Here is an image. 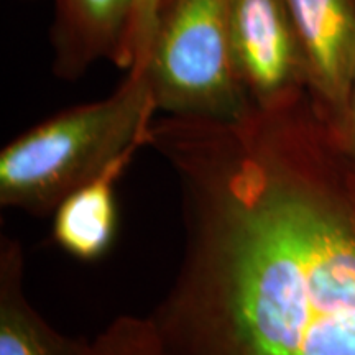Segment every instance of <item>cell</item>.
Listing matches in <instances>:
<instances>
[{
	"mask_svg": "<svg viewBox=\"0 0 355 355\" xmlns=\"http://www.w3.org/2000/svg\"><path fill=\"white\" fill-rule=\"evenodd\" d=\"M301 96L241 121L165 115L183 250L153 314L168 355H355V206Z\"/></svg>",
	"mask_w": 355,
	"mask_h": 355,
	"instance_id": "obj_1",
	"label": "cell"
},
{
	"mask_svg": "<svg viewBox=\"0 0 355 355\" xmlns=\"http://www.w3.org/2000/svg\"><path fill=\"white\" fill-rule=\"evenodd\" d=\"M158 112L144 66L112 94L53 115L0 153V204L30 216L55 214L69 194L135 146L148 145Z\"/></svg>",
	"mask_w": 355,
	"mask_h": 355,
	"instance_id": "obj_2",
	"label": "cell"
},
{
	"mask_svg": "<svg viewBox=\"0 0 355 355\" xmlns=\"http://www.w3.org/2000/svg\"><path fill=\"white\" fill-rule=\"evenodd\" d=\"M140 66L166 115L241 121L254 107L230 50L229 0H162Z\"/></svg>",
	"mask_w": 355,
	"mask_h": 355,
	"instance_id": "obj_3",
	"label": "cell"
},
{
	"mask_svg": "<svg viewBox=\"0 0 355 355\" xmlns=\"http://www.w3.org/2000/svg\"><path fill=\"white\" fill-rule=\"evenodd\" d=\"M235 71L257 109L308 94V68L286 0H229Z\"/></svg>",
	"mask_w": 355,
	"mask_h": 355,
	"instance_id": "obj_4",
	"label": "cell"
},
{
	"mask_svg": "<svg viewBox=\"0 0 355 355\" xmlns=\"http://www.w3.org/2000/svg\"><path fill=\"white\" fill-rule=\"evenodd\" d=\"M308 68V96L339 128L355 69V0H286Z\"/></svg>",
	"mask_w": 355,
	"mask_h": 355,
	"instance_id": "obj_5",
	"label": "cell"
},
{
	"mask_svg": "<svg viewBox=\"0 0 355 355\" xmlns=\"http://www.w3.org/2000/svg\"><path fill=\"white\" fill-rule=\"evenodd\" d=\"M53 73L76 81L97 61L115 64L130 19L132 0H53Z\"/></svg>",
	"mask_w": 355,
	"mask_h": 355,
	"instance_id": "obj_6",
	"label": "cell"
},
{
	"mask_svg": "<svg viewBox=\"0 0 355 355\" xmlns=\"http://www.w3.org/2000/svg\"><path fill=\"white\" fill-rule=\"evenodd\" d=\"M139 150L140 146L127 150L58 206L53 237L69 255L96 260L109 250L117 229L115 184Z\"/></svg>",
	"mask_w": 355,
	"mask_h": 355,
	"instance_id": "obj_7",
	"label": "cell"
},
{
	"mask_svg": "<svg viewBox=\"0 0 355 355\" xmlns=\"http://www.w3.org/2000/svg\"><path fill=\"white\" fill-rule=\"evenodd\" d=\"M24 273L21 245L3 237L0 243V355H81L84 340L60 334L30 304Z\"/></svg>",
	"mask_w": 355,
	"mask_h": 355,
	"instance_id": "obj_8",
	"label": "cell"
},
{
	"mask_svg": "<svg viewBox=\"0 0 355 355\" xmlns=\"http://www.w3.org/2000/svg\"><path fill=\"white\" fill-rule=\"evenodd\" d=\"M81 355H168L152 318H115L92 340H86Z\"/></svg>",
	"mask_w": 355,
	"mask_h": 355,
	"instance_id": "obj_9",
	"label": "cell"
},
{
	"mask_svg": "<svg viewBox=\"0 0 355 355\" xmlns=\"http://www.w3.org/2000/svg\"><path fill=\"white\" fill-rule=\"evenodd\" d=\"M162 0H132L130 19L127 32L119 53L115 66L128 71L135 64L145 61L150 42H152L153 25L157 19V10Z\"/></svg>",
	"mask_w": 355,
	"mask_h": 355,
	"instance_id": "obj_10",
	"label": "cell"
},
{
	"mask_svg": "<svg viewBox=\"0 0 355 355\" xmlns=\"http://www.w3.org/2000/svg\"><path fill=\"white\" fill-rule=\"evenodd\" d=\"M340 135L345 141V145L354 146L355 148V69L352 76V84H350V92H349V101H347V109H345V115L343 125L339 127Z\"/></svg>",
	"mask_w": 355,
	"mask_h": 355,
	"instance_id": "obj_11",
	"label": "cell"
}]
</instances>
